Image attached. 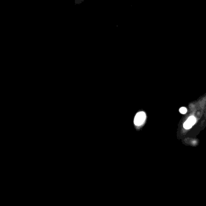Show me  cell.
<instances>
[{"label":"cell","mask_w":206,"mask_h":206,"mask_svg":"<svg viewBox=\"0 0 206 206\" xmlns=\"http://www.w3.org/2000/svg\"><path fill=\"white\" fill-rule=\"evenodd\" d=\"M146 116L144 112L142 111L138 113L134 118V124L137 126L142 125L146 120Z\"/></svg>","instance_id":"1"},{"label":"cell","mask_w":206,"mask_h":206,"mask_svg":"<svg viewBox=\"0 0 206 206\" xmlns=\"http://www.w3.org/2000/svg\"><path fill=\"white\" fill-rule=\"evenodd\" d=\"M196 123V118L194 116H190L184 122L183 126L185 129H189L191 128Z\"/></svg>","instance_id":"2"},{"label":"cell","mask_w":206,"mask_h":206,"mask_svg":"<svg viewBox=\"0 0 206 206\" xmlns=\"http://www.w3.org/2000/svg\"><path fill=\"white\" fill-rule=\"evenodd\" d=\"M179 112H180V113H181L183 114H184L187 113V109L185 107H181L179 109Z\"/></svg>","instance_id":"3"}]
</instances>
